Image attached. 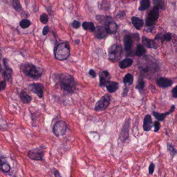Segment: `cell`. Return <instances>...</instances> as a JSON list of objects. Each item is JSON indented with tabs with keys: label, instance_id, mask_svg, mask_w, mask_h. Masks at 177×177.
<instances>
[{
	"label": "cell",
	"instance_id": "obj_20",
	"mask_svg": "<svg viewBox=\"0 0 177 177\" xmlns=\"http://www.w3.org/2000/svg\"><path fill=\"white\" fill-rule=\"evenodd\" d=\"M106 86L107 91L110 93H113L118 90L119 88V84L118 83L116 82L110 81L106 85Z\"/></svg>",
	"mask_w": 177,
	"mask_h": 177
},
{
	"label": "cell",
	"instance_id": "obj_5",
	"mask_svg": "<svg viewBox=\"0 0 177 177\" xmlns=\"http://www.w3.org/2000/svg\"><path fill=\"white\" fill-rule=\"evenodd\" d=\"M45 148L39 147L31 149L28 152V156L29 158L36 161H43L44 159Z\"/></svg>",
	"mask_w": 177,
	"mask_h": 177
},
{
	"label": "cell",
	"instance_id": "obj_41",
	"mask_svg": "<svg viewBox=\"0 0 177 177\" xmlns=\"http://www.w3.org/2000/svg\"><path fill=\"white\" fill-rule=\"evenodd\" d=\"M49 31V28L48 26H46L43 28V31H42L43 36H46L47 34H48Z\"/></svg>",
	"mask_w": 177,
	"mask_h": 177
},
{
	"label": "cell",
	"instance_id": "obj_30",
	"mask_svg": "<svg viewBox=\"0 0 177 177\" xmlns=\"http://www.w3.org/2000/svg\"><path fill=\"white\" fill-rule=\"evenodd\" d=\"M172 34L169 33H167L166 34H158V36H156L155 39H162V41H170L172 39Z\"/></svg>",
	"mask_w": 177,
	"mask_h": 177
},
{
	"label": "cell",
	"instance_id": "obj_21",
	"mask_svg": "<svg viewBox=\"0 0 177 177\" xmlns=\"http://www.w3.org/2000/svg\"><path fill=\"white\" fill-rule=\"evenodd\" d=\"M124 42L126 52L127 53L129 52L132 47V39L131 36L129 35H126L124 39Z\"/></svg>",
	"mask_w": 177,
	"mask_h": 177
},
{
	"label": "cell",
	"instance_id": "obj_38",
	"mask_svg": "<svg viewBox=\"0 0 177 177\" xmlns=\"http://www.w3.org/2000/svg\"><path fill=\"white\" fill-rule=\"evenodd\" d=\"M155 169V165L153 163H151L148 167V173L150 175H152L153 174Z\"/></svg>",
	"mask_w": 177,
	"mask_h": 177
},
{
	"label": "cell",
	"instance_id": "obj_8",
	"mask_svg": "<svg viewBox=\"0 0 177 177\" xmlns=\"http://www.w3.org/2000/svg\"><path fill=\"white\" fill-rule=\"evenodd\" d=\"M66 129L67 125L66 123L63 121H60L54 125L53 132L56 137L63 136L66 134Z\"/></svg>",
	"mask_w": 177,
	"mask_h": 177
},
{
	"label": "cell",
	"instance_id": "obj_33",
	"mask_svg": "<svg viewBox=\"0 0 177 177\" xmlns=\"http://www.w3.org/2000/svg\"><path fill=\"white\" fill-rule=\"evenodd\" d=\"M153 1L155 6L162 10L165 9V4L163 0H153Z\"/></svg>",
	"mask_w": 177,
	"mask_h": 177
},
{
	"label": "cell",
	"instance_id": "obj_24",
	"mask_svg": "<svg viewBox=\"0 0 177 177\" xmlns=\"http://www.w3.org/2000/svg\"><path fill=\"white\" fill-rule=\"evenodd\" d=\"M132 63H133V60L131 58H127L120 61L119 63V66L121 69H124L131 66Z\"/></svg>",
	"mask_w": 177,
	"mask_h": 177
},
{
	"label": "cell",
	"instance_id": "obj_10",
	"mask_svg": "<svg viewBox=\"0 0 177 177\" xmlns=\"http://www.w3.org/2000/svg\"><path fill=\"white\" fill-rule=\"evenodd\" d=\"M44 85L41 83H32L29 85V89L32 93L36 94L39 98H42L43 97Z\"/></svg>",
	"mask_w": 177,
	"mask_h": 177
},
{
	"label": "cell",
	"instance_id": "obj_46",
	"mask_svg": "<svg viewBox=\"0 0 177 177\" xmlns=\"http://www.w3.org/2000/svg\"><path fill=\"white\" fill-rule=\"evenodd\" d=\"M2 55H1V50H0V60H1V58ZM2 71V66H1V64H0V72Z\"/></svg>",
	"mask_w": 177,
	"mask_h": 177
},
{
	"label": "cell",
	"instance_id": "obj_11",
	"mask_svg": "<svg viewBox=\"0 0 177 177\" xmlns=\"http://www.w3.org/2000/svg\"><path fill=\"white\" fill-rule=\"evenodd\" d=\"M111 75L107 71H103L99 73V86L104 87L111 80Z\"/></svg>",
	"mask_w": 177,
	"mask_h": 177
},
{
	"label": "cell",
	"instance_id": "obj_44",
	"mask_svg": "<svg viewBox=\"0 0 177 177\" xmlns=\"http://www.w3.org/2000/svg\"><path fill=\"white\" fill-rule=\"evenodd\" d=\"M172 96L174 97V98H177V86H175L172 90Z\"/></svg>",
	"mask_w": 177,
	"mask_h": 177
},
{
	"label": "cell",
	"instance_id": "obj_34",
	"mask_svg": "<svg viewBox=\"0 0 177 177\" xmlns=\"http://www.w3.org/2000/svg\"><path fill=\"white\" fill-rule=\"evenodd\" d=\"M167 151L169 152L170 155H172V158H174L176 153H177V150L175 148L174 145L172 143H168L167 145Z\"/></svg>",
	"mask_w": 177,
	"mask_h": 177
},
{
	"label": "cell",
	"instance_id": "obj_29",
	"mask_svg": "<svg viewBox=\"0 0 177 177\" xmlns=\"http://www.w3.org/2000/svg\"><path fill=\"white\" fill-rule=\"evenodd\" d=\"M150 6V0H142L140 2V5L139 7V10L143 11L148 9Z\"/></svg>",
	"mask_w": 177,
	"mask_h": 177
},
{
	"label": "cell",
	"instance_id": "obj_22",
	"mask_svg": "<svg viewBox=\"0 0 177 177\" xmlns=\"http://www.w3.org/2000/svg\"><path fill=\"white\" fill-rule=\"evenodd\" d=\"M131 20L133 25L134 26V27L137 30H140L141 29L142 27H143L144 22L143 20H142L141 19L134 16L131 18Z\"/></svg>",
	"mask_w": 177,
	"mask_h": 177
},
{
	"label": "cell",
	"instance_id": "obj_12",
	"mask_svg": "<svg viewBox=\"0 0 177 177\" xmlns=\"http://www.w3.org/2000/svg\"><path fill=\"white\" fill-rule=\"evenodd\" d=\"M11 166L7 163L6 158L0 154V170L4 173H8L11 170Z\"/></svg>",
	"mask_w": 177,
	"mask_h": 177
},
{
	"label": "cell",
	"instance_id": "obj_27",
	"mask_svg": "<svg viewBox=\"0 0 177 177\" xmlns=\"http://www.w3.org/2000/svg\"><path fill=\"white\" fill-rule=\"evenodd\" d=\"M82 27L84 30L89 31L90 32H93L95 31V25L92 22H84L82 23Z\"/></svg>",
	"mask_w": 177,
	"mask_h": 177
},
{
	"label": "cell",
	"instance_id": "obj_14",
	"mask_svg": "<svg viewBox=\"0 0 177 177\" xmlns=\"http://www.w3.org/2000/svg\"><path fill=\"white\" fill-rule=\"evenodd\" d=\"M3 63L4 66H5V69L3 72V77L4 80L7 81L10 80L12 79L13 74V70L7 65V59H4Z\"/></svg>",
	"mask_w": 177,
	"mask_h": 177
},
{
	"label": "cell",
	"instance_id": "obj_1",
	"mask_svg": "<svg viewBox=\"0 0 177 177\" xmlns=\"http://www.w3.org/2000/svg\"><path fill=\"white\" fill-rule=\"evenodd\" d=\"M59 83L61 90L68 93H72L75 89L73 77L68 73H63L59 77Z\"/></svg>",
	"mask_w": 177,
	"mask_h": 177
},
{
	"label": "cell",
	"instance_id": "obj_43",
	"mask_svg": "<svg viewBox=\"0 0 177 177\" xmlns=\"http://www.w3.org/2000/svg\"><path fill=\"white\" fill-rule=\"evenodd\" d=\"M128 88L127 87V86H125V88H124L123 91V93H122V96H127V95H128Z\"/></svg>",
	"mask_w": 177,
	"mask_h": 177
},
{
	"label": "cell",
	"instance_id": "obj_45",
	"mask_svg": "<svg viewBox=\"0 0 177 177\" xmlns=\"http://www.w3.org/2000/svg\"><path fill=\"white\" fill-rule=\"evenodd\" d=\"M54 175L55 177H60L61 176V175L59 174V172L56 169L54 170Z\"/></svg>",
	"mask_w": 177,
	"mask_h": 177
},
{
	"label": "cell",
	"instance_id": "obj_23",
	"mask_svg": "<svg viewBox=\"0 0 177 177\" xmlns=\"http://www.w3.org/2000/svg\"><path fill=\"white\" fill-rule=\"evenodd\" d=\"M142 40L144 45L147 47L155 49L157 48V45H156L155 43H154V42L152 39H149L148 38H146L145 36H143Z\"/></svg>",
	"mask_w": 177,
	"mask_h": 177
},
{
	"label": "cell",
	"instance_id": "obj_17",
	"mask_svg": "<svg viewBox=\"0 0 177 177\" xmlns=\"http://www.w3.org/2000/svg\"><path fill=\"white\" fill-rule=\"evenodd\" d=\"M153 126V121L151 115L147 114L143 120V128L145 131H150Z\"/></svg>",
	"mask_w": 177,
	"mask_h": 177
},
{
	"label": "cell",
	"instance_id": "obj_31",
	"mask_svg": "<svg viewBox=\"0 0 177 177\" xmlns=\"http://www.w3.org/2000/svg\"><path fill=\"white\" fill-rule=\"evenodd\" d=\"M145 52L146 51H145V47H143V45L139 44L136 48L135 55L137 56L140 57V56L143 55L145 53Z\"/></svg>",
	"mask_w": 177,
	"mask_h": 177
},
{
	"label": "cell",
	"instance_id": "obj_32",
	"mask_svg": "<svg viewBox=\"0 0 177 177\" xmlns=\"http://www.w3.org/2000/svg\"><path fill=\"white\" fill-rule=\"evenodd\" d=\"M145 87V81L142 78H139L138 80V83L136 86V88L139 91L140 93H141L142 91H143Z\"/></svg>",
	"mask_w": 177,
	"mask_h": 177
},
{
	"label": "cell",
	"instance_id": "obj_4",
	"mask_svg": "<svg viewBox=\"0 0 177 177\" xmlns=\"http://www.w3.org/2000/svg\"><path fill=\"white\" fill-rule=\"evenodd\" d=\"M109 58L112 62L118 61L122 56V47L118 44H114L108 49Z\"/></svg>",
	"mask_w": 177,
	"mask_h": 177
},
{
	"label": "cell",
	"instance_id": "obj_25",
	"mask_svg": "<svg viewBox=\"0 0 177 177\" xmlns=\"http://www.w3.org/2000/svg\"><path fill=\"white\" fill-rule=\"evenodd\" d=\"M20 98L22 102L24 104H29L32 100V98L30 95L24 90H22L20 94Z\"/></svg>",
	"mask_w": 177,
	"mask_h": 177
},
{
	"label": "cell",
	"instance_id": "obj_6",
	"mask_svg": "<svg viewBox=\"0 0 177 177\" xmlns=\"http://www.w3.org/2000/svg\"><path fill=\"white\" fill-rule=\"evenodd\" d=\"M111 101V96L108 94H106L101 97V98L97 101L95 105V109L97 111H102L109 106Z\"/></svg>",
	"mask_w": 177,
	"mask_h": 177
},
{
	"label": "cell",
	"instance_id": "obj_28",
	"mask_svg": "<svg viewBox=\"0 0 177 177\" xmlns=\"http://www.w3.org/2000/svg\"><path fill=\"white\" fill-rule=\"evenodd\" d=\"M123 83L125 86H131V85L134 81V77L132 74L128 73L124 77Z\"/></svg>",
	"mask_w": 177,
	"mask_h": 177
},
{
	"label": "cell",
	"instance_id": "obj_37",
	"mask_svg": "<svg viewBox=\"0 0 177 177\" xmlns=\"http://www.w3.org/2000/svg\"><path fill=\"white\" fill-rule=\"evenodd\" d=\"M154 132H158L160 128H161V124L158 121H155V122H154Z\"/></svg>",
	"mask_w": 177,
	"mask_h": 177
},
{
	"label": "cell",
	"instance_id": "obj_3",
	"mask_svg": "<svg viewBox=\"0 0 177 177\" xmlns=\"http://www.w3.org/2000/svg\"><path fill=\"white\" fill-rule=\"evenodd\" d=\"M70 46L66 42L58 44L54 50L55 57L60 61H63L68 59L70 56Z\"/></svg>",
	"mask_w": 177,
	"mask_h": 177
},
{
	"label": "cell",
	"instance_id": "obj_19",
	"mask_svg": "<svg viewBox=\"0 0 177 177\" xmlns=\"http://www.w3.org/2000/svg\"><path fill=\"white\" fill-rule=\"evenodd\" d=\"M107 30L108 34H115L117 30V25L115 22H113V20L108 22V23L105 26Z\"/></svg>",
	"mask_w": 177,
	"mask_h": 177
},
{
	"label": "cell",
	"instance_id": "obj_36",
	"mask_svg": "<svg viewBox=\"0 0 177 177\" xmlns=\"http://www.w3.org/2000/svg\"><path fill=\"white\" fill-rule=\"evenodd\" d=\"M39 20L42 23H43V24H46L48 20V15L45 13H43L40 16Z\"/></svg>",
	"mask_w": 177,
	"mask_h": 177
},
{
	"label": "cell",
	"instance_id": "obj_18",
	"mask_svg": "<svg viewBox=\"0 0 177 177\" xmlns=\"http://www.w3.org/2000/svg\"><path fill=\"white\" fill-rule=\"evenodd\" d=\"M4 3L13 7L16 11L21 12L22 7L20 5L19 0H3Z\"/></svg>",
	"mask_w": 177,
	"mask_h": 177
},
{
	"label": "cell",
	"instance_id": "obj_39",
	"mask_svg": "<svg viewBox=\"0 0 177 177\" xmlns=\"http://www.w3.org/2000/svg\"><path fill=\"white\" fill-rule=\"evenodd\" d=\"M6 87V83L5 80H3L0 82V91H3L5 90Z\"/></svg>",
	"mask_w": 177,
	"mask_h": 177
},
{
	"label": "cell",
	"instance_id": "obj_2",
	"mask_svg": "<svg viewBox=\"0 0 177 177\" xmlns=\"http://www.w3.org/2000/svg\"><path fill=\"white\" fill-rule=\"evenodd\" d=\"M20 68L25 75L34 80L39 79L42 75L41 71L39 70L35 65L30 63L22 64Z\"/></svg>",
	"mask_w": 177,
	"mask_h": 177
},
{
	"label": "cell",
	"instance_id": "obj_9",
	"mask_svg": "<svg viewBox=\"0 0 177 177\" xmlns=\"http://www.w3.org/2000/svg\"><path fill=\"white\" fill-rule=\"evenodd\" d=\"M159 9L156 6L153 7L152 11L148 13L146 19V25L147 26H152L155 22L159 18Z\"/></svg>",
	"mask_w": 177,
	"mask_h": 177
},
{
	"label": "cell",
	"instance_id": "obj_40",
	"mask_svg": "<svg viewBox=\"0 0 177 177\" xmlns=\"http://www.w3.org/2000/svg\"><path fill=\"white\" fill-rule=\"evenodd\" d=\"M72 27H73L75 29H77L80 27V22H79L77 20H74L72 23Z\"/></svg>",
	"mask_w": 177,
	"mask_h": 177
},
{
	"label": "cell",
	"instance_id": "obj_13",
	"mask_svg": "<svg viewBox=\"0 0 177 177\" xmlns=\"http://www.w3.org/2000/svg\"><path fill=\"white\" fill-rule=\"evenodd\" d=\"M175 105H172L169 111L168 112L164 113H160L153 111V115L159 121H163L165 120V118L167 116H168V115L170 114V113H172L175 111Z\"/></svg>",
	"mask_w": 177,
	"mask_h": 177
},
{
	"label": "cell",
	"instance_id": "obj_7",
	"mask_svg": "<svg viewBox=\"0 0 177 177\" xmlns=\"http://www.w3.org/2000/svg\"><path fill=\"white\" fill-rule=\"evenodd\" d=\"M130 125H131V119L130 118H128V119L127 118L124 123L123 127L120 131V136H119V139L122 143H124L128 139Z\"/></svg>",
	"mask_w": 177,
	"mask_h": 177
},
{
	"label": "cell",
	"instance_id": "obj_26",
	"mask_svg": "<svg viewBox=\"0 0 177 177\" xmlns=\"http://www.w3.org/2000/svg\"><path fill=\"white\" fill-rule=\"evenodd\" d=\"M96 19L98 22L106 26L108 22L112 21L113 19L110 16H101V15H97Z\"/></svg>",
	"mask_w": 177,
	"mask_h": 177
},
{
	"label": "cell",
	"instance_id": "obj_42",
	"mask_svg": "<svg viewBox=\"0 0 177 177\" xmlns=\"http://www.w3.org/2000/svg\"><path fill=\"white\" fill-rule=\"evenodd\" d=\"M88 74L90 76H91V77L93 78H95L96 77L97 74L96 72H95V70H93V69H90V70L88 72Z\"/></svg>",
	"mask_w": 177,
	"mask_h": 177
},
{
	"label": "cell",
	"instance_id": "obj_16",
	"mask_svg": "<svg viewBox=\"0 0 177 177\" xmlns=\"http://www.w3.org/2000/svg\"><path fill=\"white\" fill-rule=\"evenodd\" d=\"M173 84L174 82L172 80L166 77H159L157 80V84L158 86L163 88L170 87Z\"/></svg>",
	"mask_w": 177,
	"mask_h": 177
},
{
	"label": "cell",
	"instance_id": "obj_35",
	"mask_svg": "<svg viewBox=\"0 0 177 177\" xmlns=\"http://www.w3.org/2000/svg\"><path fill=\"white\" fill-rule=\"evenodd\" d=\"M31 22L27 19H23L20 22V26L22 29H26L30 26Z\"/></svg>",
	"mask_w": 177,
	"mask_h": 177
},
{
	"label": "cell",
	"instance_id": "obj_15",
	"mask_svg": "<svg viewBox=\"0 0 177 177\" xmlns=\"http://www.w3.org/2000/svg\"><path fill=\"white\" fill-rule=\"evenodd\" d=\"M94 34L97 39H101L105 38L107 36L108 33L105 27L97 26L96 28H95Z\"/></svg>",
	"mask_w": 177,
	"mask_h": 177
}]
</instances>
